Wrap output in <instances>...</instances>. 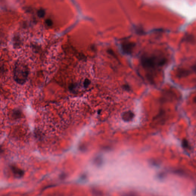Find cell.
Returning <instances> with one entry per match:
<instances>
[{
	"instance_id": "1",
	"label": "cell",
	"mask_w": 196,
	"mask_h": 196,
	"mask_svg": "<svg viewBox=\"0 0 196 196\" xmlns=\"http://www.w3.org/2000/svg\"><path fill=\"white\" fill-rule=\"evenodd\" d=\"M29 74L27 66L23 62H18L15 64L13 70V78L20 84H23L26 81Z\"/></svg>"
},
{
	"instance_id": "2",
	"label": "cell",
	"mask_w": 196,
	"mask_h": 196,
	"mask_svg": "<svg viewBox=\"0 0 196 196\" xmlns=\"http://www.w3.org/2000/svg\"><path fill=\"white\" fill-rule=\"evenodd\" d=\"M165 60L162 58H159L154 55H145L142 58V65L146 69L154 68L156 66L164 64Z\"/></svg>"
},
{
	"instance_id": "3",
	"label": "cell",
	"mask_w": 196,
	"mask_h": 196,
	"mask_svg": "<svg viewBox=\"0 0 196 196\" xmlns=\"http://www.w3.org/2000/svg\"><path fill=\"white\" fill-rule=\"evenodd\" d=\"M134 47V44L128 42L124 43L122 45L123 51L127 54L130 53Z\"/></svg>"
},
{
	"instance_id": "4",
	"label": "cell",
	"mask_w": 196,
	"mask_h": 196,
	"mask_svg": "<svg viewBox=\"0 0 196 196\" xmlns=\"http://www.w3.org/2000/svg\"><path fill=\"white\" fill-rule=\"evenodd\" d=\"M11 169L12 170L13 174L17 177L21 178L24 175V172L23 170L19 168L14 166H12L11 167Z\"/></svg>"
},
{
	"instance_id": "5",
	"label": "cell",
	"mask_w": 196,
	"mask_h": 196,
	"mask_svg": "<svg viewBox=\"0 0 196 196\" xmlns=\"http://www.w3.org/2000/svg\"><path fill=\"white\" fill-rule=\"evenodd\" d=\"M134 114L131 112L125 113L123 116V118L125 121L128 122L133 118Z\"/></svg>"
},
{
	"instance_id": "6",
	"label": "cell",
	"mask_w": 196,
	"mask_h": 196,
	"mask_svg": "<svg viewBox=\"0 0 196 196\" xmlns=\"http://www.w3.org/2000/svg\"><path fill=\"white\" fill-rule=\"evenodd\" d=\"M37 15L39 17H43L45 15V11L44 9H40L38 11Z\"/></svg>"
},
{
	"instance_id": "7",
	"label": "cell",
	"mask_w": 196,
	"mask_h": 196,
	"mask_svg": "<svg viewBox=\"0 0 196 196\" xmlns=\"http://www.w3.org/2000/svg\"><path fill=\"white\" fill-rule=\"evenodd\" d=\"M182 147L184 149H188L189 148V144L188 141L186 139H183L182 141Z\"/></svg>"
},
{
	"instance_id": "8",
	"label": "cell",
	"mask_w": 196,
	"mask_h": 196,
	"mask_svg": "<svg viewBox=\"0 0 196 196\" xmlns=\"http://www.w3.org/2000/svg\"><path fill=\"white\" fill-rule=\"evenodd\" d=\"M90 82L88 79H86L84 82V86L85 88H87L90 84Z\"/></svg>"
},
{
	"instance_id": "9",
	"label": "cell",
	"mask_w": 196,
	"mask_h": 196,
	"mask_svg": "<svg viewBox=\"0 0 196 196\" xmlns=\"http://www.w3.org/2000/svg\"><path fill=\"white\" fill-rule=\"evenodd\" d=\"M46 23L47 24V25L49 26L50 27L52 25V20L50 19H47L46 21Z\"/></svg>"
},
{
	"instance_id": "10",
	"label": "cell",
	"mask_w": 196,
	"mask_h": 196,
	"mask_svg": "<svg viewBox=\"0 0 196 196\" xmlns=\"http://www.w3.org/2000/svg\"><path fill=\"white\" fill-rule=\"evenodd\" d=\"M194 102H195L196 103V96L194 98Z\"/></svg>"
}]
</instances>
